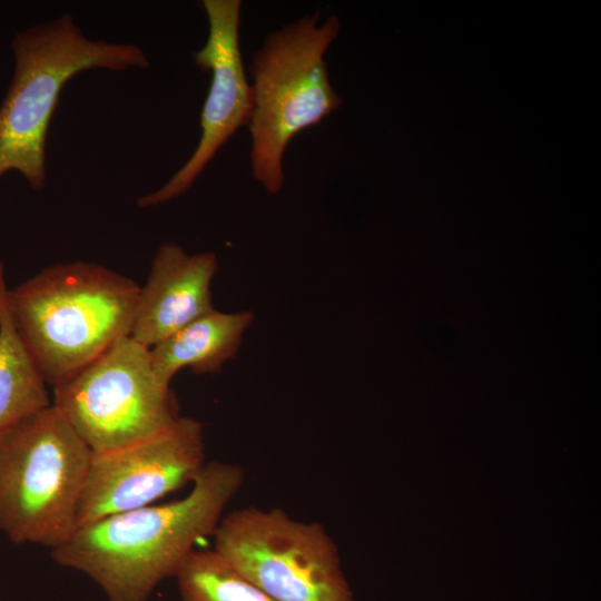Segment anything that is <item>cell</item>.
Here are the masks:
<instances>
[{
	"label": "cell",
	"instance_id": "9",
	"mask_svg": "<svg viewBox=\"0 0 601 601\" xmlns=\"http://www.w3.org/2000/svg\"><path fill=\"white\" fill-rule=\"evenodd\" d=\"M209 32L203 48L193 53L196 66L211 73L210 86L200 116L199 142L171 178L158 190L137 199L140 208L165 204L185 194L216 152L243 126L253 109L239 46L240 0H204Z\"/></svg>",
	"mask_w": 601,
	"mask_h": 601
},
{
	"label": "cell",
	"instance_id": "12",
	"mask_svg": "<svg viewBox=\"0 0 601 601\" xmlns=\"http://www.w3.org/2000/svg\"><path fill=\"white\" fill-rule=\"evenodd\" d=\"M6 290L0 260V432L51 404L47 383L10 321Z\"/></svg>",
	"mask_w": 601,
	"mask_h": 601
},
{
	"label": "cell",
	"instance_id": "4",
	"mask_svg": "<svg viewBox=\"0 0 601 601\" xmlns=\"http://www.w3.org/2000/svg\"><path fill=\"white\" fill-rule=\"evenodd\" d=\"M91 454L52 403L1 431L0 531L17 544H65Z\"/></svg>",
	"mask_w": 601,
	"mask_h": 601
},
{
	"label": "cell",
	"instance_id": "6",
	"mask_svg": "<svg viewBox=\"0 0 601 601\" xmlns=\"http://www.w3.org/2000/svg\"><path fill=\"white\" fill-rule=\"evenodd\" d=\"M213 535V549L275 601H354L338 549L319 522L252 505L224 515Z\"/></svg>",
	"mask_w": 601,
	"mask_h": 601
},
{
	"label": "cell",
	"instance_id": "2",
	"mask_svg": "<svg viewBox=\"0 0 601 601\" xmlns=\"http://www.w3.org/2000/svg\"><path fill=\"white\" fill-rule=\"evenodd\" d=\"M140 287L101 265L57 264L6 290L10 321L52 388L130 336Z\"/></svg>",
	"mask_w": 601,
	"mask_h": 601
},
{
	"label": "cell",
	"instance_id": "3",
	"mask_svg": "<svg viewBox=\"0 0 601 601\" xmlns=\"http://www.w3.org/2000/svg\"><path fill=\"white\" fill-rule=\"evenodd\" d=\"M14 71L0 105V177L17 170L35 191L46 183V139L63 86L89 69H147L131 43L87 38L70 13L16 33Z\"/></svg>",
	"mask_w": 601,
	"mask_h": 601
},
{
	"label": "cell",
	"instance_id": "5",
	"mask_svg": "<svg viewBox=\"0 0 601 601\" xmlns=\"http://www.w3.org/2000/svg\"><path fill=\"white\" fill-rule=\"evenodd\" d=\"M319 12L269 33L254 55L252 169L268 193L284 183L283 158L288 142L338 109L342 99L331 86L324 55L339 31L331 16L318 24Z\"/></svg>",
	"mask_w": 601,
	"mask_h": 601
},
{
	"label": "cell",
	"instance_id": "11",
	"mask_svg": "<svg viewBox=\"0 0 601 601\" xmlns=\"http://www.w3.org/2000/svg\"><path fill=\"white\" fill-rule=\"evenodd\" d=\"M253 321L252 312L224 313L215 308L199 316L149 348L157 377L170 385L181 368L195 374L220 372L236 355Z\"/></svg>",
	"mask_w": 601,
	"mask_h": 601
},
{
	"label": "cell",
	"instance_id": "10",
	"mask_svg": "<svg viewBox=\"0 0 601 601\" xmlns=\"http://www.w3.org/2000/svg\"><path fill=\"white\" fill-rule=\"evenodd\" d=\"M213 253L188 254L175 243L157 250L148 280L140 287L130 337L147 348L214 309Z\"/></svg>",
	"mask_w": 601,
	"mask_h": 601
},
{
	"label": "cell",
	"instance_id": "7",
	"mask_svg": "<svg viewBox=\"0 0 601 601\" xmlns=\"http://www.w3.org/2000/svg\"><path fill=\"white\" fill-rule=\"evenodd\" d=\"M52 405L95 454L157 435L180 416L170 386L152 368L149 348L130 336L55 387Z\"/></svg>",
	"mask_w": 601,
	"mask_h": 601
},
{
	"label": "cell",
	"instance_id": "1",
	"mask_svg": "<svg viewBox=\"0 0 601 601\" xmlns=\"http://www.w3.org/2000/svg\"><path fill=\"white\" fill-rule=\"evenodd\" d=\"M244 479L237 464L206 462L183 499L77 526L51 556L86 574L107 601H149L164 580L176 577L196 543L214 534Z\"/></svg>",
	"mask_w": 601,
	"mask_h": 601
},
{
	"label": "cell",
	"instance_id": "13",
	"mask_svg": "<svg viewBox=\"0 0 601 601\" xmlns=\"http://www.w3.org/2000/svg\"><path fill=\"white\" fill-rule=\"evenodd\" d=\"M175 579L181 601H275L214 549H195Z\"/></svg>",
	"mask_w": 601,
	"mask_h": 601
},
{
	"label": "cell",
	"instance_id": "8",
	"mask_svg": "<svg viewBox=\"0 0 601 601\" xmlns=\"http://www.w3.org/2000/svg\"><path fill=\"white\" fill-rule=\"evenodd\" d=\"M206 464L204 426L179 416L164 432L91 454L77 505V526L150 505L193 482Z\"/></svg>",
	"mask_w": 601,
	"mask_h": 601
}]
</instances>
